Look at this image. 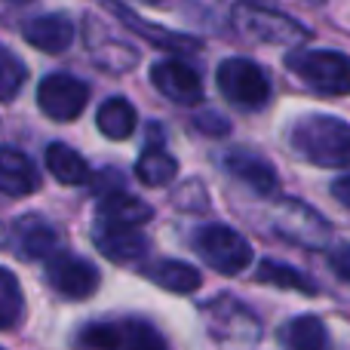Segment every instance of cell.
Listing matches in <instances>:
<instances>
[{
  "mask_svg": "<svg viewBox=\"0 0 350 350\" xmlns=\"http://www.w3.org/2000/svg\"><path fill=\"white\" fill-rule=\"evenodd\" d=\"M289 145L308 163L345 170L350 166V123L329 114H308L289 129Z\"/></svg>",
  "mask_w": 350,
  "mask_h": 350,
  "instance_id": "1",
  "label": "cell"
},
{
  "mask_svg": "<svg viewBox=\"0 0 350 350\" xmlns=\"http://www.w3.org/2000/svg\"><path fill=\"white\" fill-rule=\"evenodd\" d=\"M289 71L323 96H350V59L332 49H298L286 59Z\"/></svg>",
  "mask_w": 350,
  "mask_h": 350,
  "instance_id": "2",
  "label": "cell"
},
{
  "mask_svg": "<svg viewBox=\"0 0 350 350\" xmlns=\"http://www.w3.org/2000/svg\"><path fill=\"white\" fill-rule=\"evenodd\" d=\"M193 249L197 255L218 273H243L252 265V246L243 234H237L228 224H206L193 234Z\"/></svg>",
  "mask_w": 350,
  "mask_h": 350,
  "instance_id": "3",
  "label": "cell"
},
{
  "mask_svg": "<svg viewBox=\"0 0 350 350\" xmlns=\"http://www.w3.org/2000/svg\"><path fill=\"white\" fill-rule=\"evenodd\" d=\"M234 22L240 34L258 43H273V46H298V43L310 40V31L298 25L295 18L283 16V12L271 10V6H252V3H237Z\"/></svg>",
  "mask_w": 350,
  "mask_h": 350,
  "instance_id": "4",
  "label": "cell"
},
{
  "mask_svg": "<svg viewBox=\"0 0 350 350\" xmlns=\"http://www.w3.org/2000/svg\"><path fill=\"white\" fill-rule=\"evenodd\" d=\"M218 90L237 108H265L271 102V80L252 59H224L218 65Z\"/></svg>",
  "mask_w": 350,
  "mask_h": 350,
  "instance_id": "5",
  "label": "cell"
},
{
  "mask_svg": "<svg viewBox=\"0 0 350 350\" xmlns=\"http://www.w3.org/2000/svg\"><path fill=\"white\" fill-rule=\"evenodd\" d=\"M90 102V86L77 80L74 74H49L37 86V105L49 120L71 123L83 114Z\"/></svg>",
  "mask_w": 350,
  "mask_h": 350,
  "instance_id": "6",
  "label": "cell"
},
{
  "mask_svg": "<svg viewBox=\"0 0 350 350\" xmlns=\"http://www.w3.org/2000/svg\"><path fill=\"white\" fill-rule=\"evenodd\" d=\"M46 280L59 295L80 301V298H90L98 289V280L102 277H98L96 265H90L86 258L55 249L46 258Z\"/></svg>",
  "mask_w": 350,
  "mask_h": 350,
  "instance_id": "7",
  "label": "cell"
},
{
  "mask_svg": "<svg viewBox=\"0 0 350 350\" xmlns=\"http://www.w3.org/2000/svg\"><path fill=\"white\" fill-rule=\"evenodd\" d=\"M277 230L283 237H289V240L308 246V249L326 246L329 234H332V228H329L314 209H308L304 203H298V200H286V203H280Z\"/></svg>",
  "mask_w": 350,
  "mask_h": 350,
  "instance_id": "8",
  "label": "cell"
},
{
  "mask_svg": "<svg viewBox=\"0 0 350 350\" xmlns=\"http://www.w3.org/2000/svg\"><path fill=\"white\" fill-rule=\"evenodd\" d=\"M151 83L175 105H197L203 98V80L191 65L178 59H163L151 68Z\"/></svg>",
  "mask_w": 350,
  "mask_h": 350,
  "instance_id": "9",
  "label": "cell"
},
{
  "mask_svg": "<svg viewBox=\"0 0 350 350\" xmlns=\"http://www.w3.org/2000/svg\"><path fill=\"white\" fill-rule=\"evenodd\" d=\"M92 243L98 252L108 255L117 265H135L148 255V237L139 228H120V224H105L96 218L92 228Z\"/></svg>",
  "mask_w": 350,
  "mask_h": 350,
  "instance_id": "10",
  "label": "cell"
},
{
  "mask_svg": "<svg viewBox=\"0 0 350 350\" xmlns=\"http://www.w3.org/2000/svg\"><path fill=\"white\" fill-rule=\"evenodd\" d=\"M105 6H108L111 12H114L117 18H120L123 25H126L129 31H135L139 37H145V40H151L154 46L160 49H170V53H197L200 49V40L197 37H187V34H175V31H166L160 28V25H148L142 16H135L133 10H129L126 3H120V0H102Z\"/></svg>",
  "mask_w": 350,
  "mask_h": 350,
  "instance_id": "11",
  "label": "cell"
},
{
  "mask_svg": "<svg viewBox=\"0 0 350 350\" xmlns=\"http://www.w3.org/2000/svg\"><path fill=\"white\" fill-rule=\"evenodd\" d=\"M22 37L31 43V46L40 49V53L59 55L74 43V22L65 16V12L37 16V18H31V22H25Z\"/></svg>",
  "mask_w": 350,
  "mask_h": 350,
  "instance_id": "12",
  "label": "cell"
},
{
  "mask_svg": "<svg viewBox=\"0 0 350 350\" xmlns=\"http://www.w3.org/2000/svg\"><path fill=\"white\" fill-rule=\"evenodd\" d=\"M40 187L37 166L16 148H0V193L6 197H31Z\"/></svg>",
  "mask_w": 350,
  "mask_h": 350,
  "instance_id": "13",
  "label": "cell"
},
{
  "mask_svg": "<svg viewBox=\"0 0 350 350\" xmlns=\"http://www.w3.org/2000/svg\"><path fill=\"white\" fill-rule=\"evenodd\" d=\"M224 170L234 175L237 181H243L249 191L261 193V197L277 191V172H273V166L252 151H230L224 157Z\"/></svg>",
  "mask_w": 350,
  "mask_h": 350,
  "instance_id": "14",
  "label": "cell"
},
{
  "mask_svg": "<svg viewBox=\"0 0 350 350\" xmlns=\"http://www.w3.org/2000/svg\"><path fill=\"white\" fill-rule=\"evenodd\" d=\"M154 209L145 200L133 197L120 187V191H108L102 193V203H98V221L105 224H120V228H142L145 221H151Z\"/></svg>",
  "mask_w": 350,
  "mask_h": 350,
  "instance_id": "15",
  "label": "cell"
},
{
  "mask_svg": "<svg viewBox=\"0 0 350 350\" xmlns=\"http://www.w3.org/2000/svg\"><path fill=\"white\" fill-rule=\"evenodd\" d=\"M12 240H16V249L25 258H49V255L59 249V234H55V228L37 215L18 218L16 228H12Z\"/></svg>",
  "mask_w": 350,
  "mask_h": 350,
  "instance_id": "16",
  "label": "cell"
},
{
  "mask_svg": "<svg viewBox=\"0 0 350 350\" xmlns=\"http://www.w3.org/2000/svg\"><path fill=\"white\" fill-rule=\"evenodd\" d=\"M145 277L154 280L160 289L178 292V295H185V292H197L200 283H203V277H200L197 267H191L187 261H175V258H160V261H154V265H148Z\"/></svg>",
  "mask_w": 350,
  "mask_h": 350,
  "instance_id": "17",
  "label": "cell"
},
{
  "mask_svg": "<svg viewBox=\"0 0 350 350\" xmlns=\"http://www.w3.org/2000/svg\"><path fill=\"white\" fill-rule=\"evenodd\" d=\"M283 350H329V332L320 317H295L280 329Z\"/></svg>",
  "mask_w": 350,
  "mask_h": 350,
  "instance_id": "18",
  "label": "cell"
},
{
  "mask_svg": "<svg viewBox=\"0 0 350 350\" xmlns=\"http://www.w3.org/2000/svg\"><path fill=\"white\" fill-rule=\"evenodd\" d=\"M46 170L53 172L55 181H62V185H86V181H90V166H86V160L80 157L74 148L62 145V142L46 148Z\"/></svg>",
  "mask_w": 350,
  "mask_h": 350,
  "instance_id": "19",
  "label": "cell"
},
{
  "mask_svg": "<svg viewBox=\"0 0 350 350\" xmlns=\"http://www.w3.org/2000/svg\"><path fill=\"white\" fill-rule=\"evenodd\" d=\"M135 120H139L135 108L120 96L108 98L96 114V123H98V129H102V135H108V139H114V142L129 139V135L135 133Z\"/></svg>",
  "mask_w": 350,
  "mask_h": 350,
  "instance_id": "20",
  "label": "cell"
},
{
  "mask_svg": "<svg viewBox=\"0 0 350 350\" xmlns=\"http://www.w3.org/2000/svg\"><path fill=\"white\" fill-rule=\"evenodd\" d=\"M135 175H139V181L148 187H163L178 175V163H175V157L166 154L163 148H148L139 157V163H135Z\"/></svg>",
  "mask_w": 350,
  "mask_h": 350,
  "instance_id": "21",
  "label": "cell"
},
{
  "mask_svg": "<svg viewBox=\"0 0 350 350\" xmlns=\"http://www.w3.org/2000/svg\"><path fill=\"white\" fill-rule=\"evenodd\" d=\"M255 277H258V283L277 286V289L304 292V295H314V292H317V286L310 283L308 273L295 271V267H289V265H280V261H261Z\"/></svg>",
  "mask_w": 350,
  "mask_h": 350,
  "instance_id": "22",
  "label": "cell"
},
{
  "mask_svg": "<svg viewBox=\"0 0 350 350\" xmlns=\"http://www.w3.org/2000/svg\"><path fill=\"white\" fill-rule=\"evenodd\" d=\"M25 317V298L22 286H18L16 273L0 267V332L16 329Z\"/></svg>",
  "mask_w": 350,
  "mask_h": 350,
  "instance_id": "23",
  "label": "cell"
},
{
  "mask_svg": "<svg viewBox=\"0 0 350 350\" xmlns=\"http://www.w3.org/2000/svg\"><path fill=\"white\" fill-rule=\"evenodd\" d=\"M90 46H92V59H96L102 68L114 71V74H126L129 68L139 62V53H135L129 43L114 40V37H105L102 43L90 40Z\"/></svg>",
  "mask_w": 350,
  "mask_h": 350,
  "instance_id": "24",
  "label": "cell"
},
{
  "mask_svg": "<svg viewBox=\"0 0 350 350\" xmlns=\"http://www.w3.org/2000/svg\"><path fill=\"white\" fill-rule=\"evenodd\" d=\"M120 350H170L166 338L145 320H120Z\"/></svg>",
  "mask_w": 350,
  "mask_h": 350,
  "instance_id": "25",
  "label": "cell"
},
{
  "mask_svg": "<svg viewBox=\"0 0 350 350\" xmlns=\"http://www.w3.org/2000/svg\"><path fill=\"white\" fill-rule=\"evenodd\" d=\"M28 80V68L22 65L18 55H12L10 49L0 43V102H12L18 96V90Z\"/></svg>",
  "mask_w": 350,
  "mask_h": 350,
  "instance_id": "26",
  "label": "cell"
},
{
  "mask_svg": "<svg viewBox=\"0 0 350 350\" xmlns=\"http://www.w3.org/2000/svg\"><path fill=\"white\" fill-rule=\"evenodd\" d=\"M329 267H332V271L338 273L345 283H350V246L335 249V252L329 255Z\"/></svg>",
  "mask_w": 350,
  "mask_h": 350,
  "instance_id": "27",
  "label": "cell"
},
{
  "mask_svg": "<svg viewBox=\"0 0 350 350\" xmlns=\"http://www.w3.org/2000/svg\"><path fill=\"white\" fill-rule=\"evenodd\" d=\"M197 126L203 129V133H212V135H224L228 133V120H224V117H218V114H200L197 117Z\"/></svg>",
  "mask_w": 350,
  "mask_h": 350,
  "instance_id": "28",
  "label": "cell"
},
{
  "mask_svg": "<svg viewBox=\"0 0 350 350\" xmlns=\"http://www.w3.org/2000/svg\"><path fill=\"white\" fill-rule=\"evenodd\" d=\"M332 197L350 209V175H341V178L332 181Z\"/></svg>",
  "mask_w": 350,
  "mask_h": 350,
  "instance_id": "29",
  "label": "cell"
},
{
  "mask_svg": "<svg viewBox=\"0 0 350 350\" xmlns=\"http://www.w3.org/2000/svg\"><path fill=\"white\" fill-rule=\"evenodd\" d=\"M240 3H252V6H273V0H240Z\"/></svg>",
  "mask_w": 350,
  "mask_h": 350,
  "instance_id": "30",
  "label": "cell"
},
{
  "mask_svg": "<svg viewBox=\"0 0 350 350\" xmlns=\"http://www.w3.org/2000/svg\"><path fill=\"white\" fill-rule=\"evenodd\" d=\"M10 3H31V0H10Z\"/></svg>",
  "mask_w": 350,
  "mask_h": 350,
  "instance_id": "31",
  "label": "cell"
},
{
  "mask_svg": "<svg viewBox=\"0 0 350 350\" xmlns=\"http://www.w3.org/2000/svg\"><path fill=\"white\" fill-rule=\"evenodd\" d=\"M145 3H160V0H145Z\"/></svg>",
  "mask_w": 350,
  "mask_h": 350,
  "instance_id": "32",
  "label": "cell"
},
{
  "mask_svg": "<svg viewBox=\"0 0 350 350\" xmlns=\"http://www.w3.org/2000/svg\"><path fill=\"white\" fill-rule=\"evenodd\" d=\"M310 3H323V0H310Z\"/></svg>",
  "mask_w": 350,
  "mask_h": 350,
  "instance_id": "33",
  "label": "cell"
},
{
  "mask_svg": "<svg viewBox=\"0 0 350 350\" xmlns=\"http://www.w3.org/2000/svg\"><path fill=\"white\" fill-rule=\"evenodd\" d=\"M0 350H3V347H0Z\"/></svg>",
  "mask_w": 350,
  "mask_h": 350,
  "instance_id": "34",
  "label": "cell"
}]
</instances>
